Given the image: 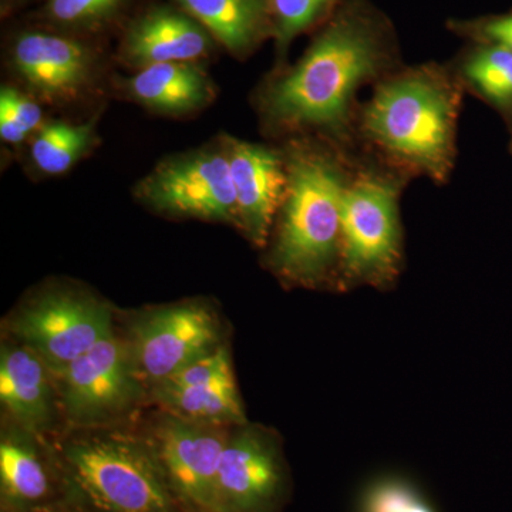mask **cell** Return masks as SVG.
I'll list each match as a JSON object with an SVG mask.
<instances>
[{"label": "cell", "mask_w": 512, "mask_h": 512, "mask_svg": "<svg viewBox=\"0 0 512 512\" xmlns=\"http://www.w3.org/2000/svg\"><path fill=\"white\" fill-rule=\"evenodd\" d=\"M396 53L383 19L346 5L301 59L282 67L256 93L262 126L276 137H312L343 150L356 131V96L394 72Z\"/></svg>", "instance_id": "1"}, {"label": "cell", "mask_w": 512, "mask_h": 512, "mask_svg": "<svg viewBox=\"0 0 512 512\" xmlns=\"http://www.w3.org/2000/svg\"><path fill=\"white\" fill-rule=\"evenodd\" d=\"M463 90L457 74L437 64L396 69L357 113V133L394 170L446 183L456 161Z\"/></svg>", "instance_id": "2"}, {"label": "cell", "mask_w": 512, "mask_h": 512, "mask_svg": "<svg viewBox=\"0 0 512 512\" xmlns=\"http://www.w3.org/2000/svg\"><path fill=\"white\" fill-rule=\"evenodd\" d=\"M288 185L268 262L291 284H338L343 191L349 165L340 148L320 138L288 140Z\"/></svg>", "instance_id": "3"}, {"label": "cell", "mask_w": 512, "mask_h": 512, "mask_svg": "<svg viewBox=\"0 0 512 512\" xmlns=\"http://www.w3.org/2000/svg\"><path fill=\"white\" fill-rule=\"evenodd\" d=\"M57 460L66 512H188L151 441L120 434L77 437Z\"/></svg>", "instance_id": "4"}, {"label": "cell", "mask_w": 512, "mask_h": 512, "mask_svg": "<svg viewBox=\"0 0 512 512\" xmlns=\"http://www.w3.org/2000/svg\"><path fill=\"white\" fill-rule=\"evenodd\" d=\"M403 173L376 168L350 171L343 191L338 285L394 284L403 262L399 198Z\"/></svg>", "instance_id": "5"}, {"label": "cell", "mask_w": 512, "mask_h": 512, "mask_svg": "<svg viewBox=\"0 0 512 512\" xmlns=\"http://www.w3.org/2000/svg\"><path fill=\"white\" fill-rule=\"evenodd\" d=\"M134 197L170 217L238 227L237 195L222 136L205 146L165 157L138 181Z\"/></svg>", "instance_id": "6"}, {"label": "cell", "mask_w": 512, "mask_h": 512, "mask_svg": "<svg viewBox=\"0 0 512 512\" xmlns=\"http://www.w3.org/2000/svg\"><path fill=\"white\" fill-rule=\"evenodd\" d=\"M8 66L26 93L52 107H72L99 92L101 53L82 36L59 30H25L13 37Z\"/></svg>", "instance_id": "7"}, {"label": "cell", "mask_w": 512, "mask_h": 512, "mask_svg": "<svg viewBox=\"0 0 512 512\" xmlns=\"http://www.w3.org/2000/svg\"><path fill=\"white\" fill-rule=\"evenodd\" d=\"M13 330L56 375L113 333L110 309L104 303L63 289L30 303Z\"/></svg>", "instance_id": "8"}, {"label": "cell", "mask_w": 512, "mask_h": 512, "mask_svg": "<svg viewBox=\"0 0 512 512\" xmlns=\"http://www.w3.org/2000/svg\"><path fill=\"white\" fill-rule=\"evenodd\" d=\"M291 478L281 448L249 427L228 436L217 481V512H282Z\"/></svg>", "instance_id": "9"}, {"label": "cell", "mask_w": 512, "mask_h": 512, "mask_svg": "<svg viewBox=\"0 0 512 512\" xmlns=\"http://www.w3.org/2000/svg\"><path fill=\"white\" fill-rule=\"evenodd\" d=\"M137 375L133 353L111 333L57 375L70 419L92 424L119 416L136 400Z\"/></svg>", "instance_id": "10"}, {"label": "cell", "mask_w": 512, "mask_h": 512, "mask_svg": "<svg viewBox=\"0 0 512 512\" xmlns=\"http://www.w3.org/2000/svg\"><path fill=\"white\" fill-rule=\"evenodd\" d=\"M215 316L197 303L150 313L134 328L133 357L138 373L158 384L220 348Z\"/></svg>", "instance_id": "11"}, {"label": "cell", "mask_w": 512, "mask_h": 512, "mask_svg": "<svg viewBox=\"0 0 512 512\" xmlns=\"http://www.w3.org/2000/svg\"><path fill=\"white\" fill-rule=\"evenodd\" d=\"M228 436L211 424L165 417L154 450L165 477L188 512H217V481Z\"/></svg>", "instance_id": "12"}, {"label": "cell", "mask_w": 512, "mask_h": 512, "mask_svg": "<svg viewBox=\"0 0 512 512\" xmlns=\"http://www.w3.org/2000/svg\"><path fill=\"white\" fill-rule=\"evenodd\" d=\"M237 195L238 227L264 247L281 210L288 185L284 148L222 136Z\"/></svg>", "instance_id": "13"}, {"label": "cell", "mask_w": 512, "mask_h": 512, "mask_svg": "<svg viewBox=\"0 0 512 512\" xmlns=\"http://www.w3.org/2000/svg\"><path fill=\"white\" fill-rule=\"evenodd\" d=\"M217 40L200 22L168 2L138 15L121 37L119 62L128 69L163 63L198 62L217 49Z\"/></svg>", "instance_id": "14"}, {"label": "cell", "mask_w": 512, "mask_h": 512, "mask_svg": "<svg viewBox=\"0 0 512 512\" xmlns=\"http://www.w3.org/2000/svg\"><path fill=\"white\" fill-rule=\"evenodd\" d=\"M156 392L158 400L181 419L245 423L231 360L222 346L156 384Z\"/></svg>", "instance_id": "15"}, {"label": "cell", "mask_w": 512, "mask_h": 512, "mask_svg": "<svg viewBox=\"0 0 512 512\" xmlns=\"http://www.w3.org/2000/svg\"><path fill=\"white\" fill-rule=\"evenodd\" d=\"M123 99L158 116L183 119L201 113L217 99L218 89L198 62L163 63L114 77Z\"/></svg>", "instance_id": "16"}, {"label": "cell", "mask_w": 512, "mask_h": 512, "mask_svg": "<svg viewBox=\"0 0 512 512\" xmlns=\"http://www.w3.org/2000/svg\"><path fill=\"white\" fill-rule=\"evenodd\" d=\"M0 490L2 505L16 512H66L59 460L50 463L29 440H2Z\"/></svg>", "instance_id": "17"}, {"label": "cell", "mask_w": 512, "mask_h": 512, "mask_svg": "<svg viewBox=\"0 0 512 512\" xmlns=\"http://www.w3.org/2000/svg\"><path fill=\"white\" fill-rule=\"evenodd\" d=\"M200 22L232 57L247 59L274 39L268 0H168Z\"/></svg>", "instance_id": "18"}, {"label": "cell", "mask_w": 512, "mask_h": 512, "mask_svg": "<svg viewBox=\"0 0 512 512\" xmlns=\"http://www.w3.org/2000/svg\"><path fill=\"white\" fill-rule=\"evenodd\" d=\"M45 366L29 348L2 349L0 399L13 417L30 429H39L50 419L52 399Z\"/></svg>", "instance_id": "19"}, {"label": "cell", "mask_w": 512, "mask_h": 512, "mask_svg": "<svg viewBox=\"0 0 512 512\" xmlns=\"http://www.w3.org/2000/svg\"><path fill=\"white\" fill-rule=\"evenodd\" d=\"M97 141V117L83 123L45 121L30 137V161L40 174L49 177L66 174L92 153Z\"/></svg>", "instance_id": "20"}, {"label": "cell", "mask_w": 512, "mask_h": 512, "mask_svg": "<svg viewBox=\"0 0 512 512\" xmlns=\"http://www.w3.org/2000/svg\"><path fill=\"white\" fill-rule=\"evenodd\" d=\"M456 74L464 89L512 121V50L493 43H474Z\"/></svg>", "instance_id": "21"}, {"label": "cell", "mask_w": 512, "mask_h": 512, "mask_svg": "<svg viewBox=\"0 0 512 512\" xmlns=\"http://www.w3.org/2000/svg\"><path fill=\"white\" fill-rule=\"evenodd\" d=\"M128 2L130 0H47L42 16L50 29L83 37L116 22Z\"/></svg>", "instance_id": "22"}, {"label": "cell", "mask_w": 512, "mask_h": 512, "mask_svg": "<svg viewBox=\"0 0 512 512\" xmlns=\"http://www.w3.org/2000/svg\"><path fill=\"white\" fill-rule=\"evenodd\" d=\"M274 22V40L279 59L306 30L329 15L336 0H268Z\"/></svg>", "instance_id": "23"}, {"label": "cell", "mask_w": 512, "mask_h": 512, "mask_svg": "<svg viewBox=\"0 0 512 512\" xmlns=\"http://www.w3.org/2000/svg\"><path fill=\"white\" fill-rule=\"evenodd\" d=\"M359 512H437L423 494L403 478H380L366 488Z\"/></svg>", "instance_id": "24"}, {"label": "cell", "mask_w": 512, "mask_h": 512, "mask_svg": "<svg viewBox=\"0 0 512 512\" xmlns=\"http://www.w3.org/2000/svg\"><path fill=\"white\" fill-rule=\"evenodd\" d=\"M453 29L460 35L470 37L474 43H493L512 50V13L456 22Z\"/></svg>", "instance_id": "25"}, {"label": "cell", "mask_w": 512, "mask_h": 512, "mask_svg": "<svg viewBox=\"0 0 512 512\" xmlns=\"http://www.w3.org/2000/svg\"><path fill=\"white\" fill-rule=\"evenodd\" d=\"M0 110L6 111L20 126L33 136L45 123L42 103L29 93L12 86H3L0 92Z\"/></svg>", "instance_id": "26"}, {"label": "cell", "mask_w": 512, "mask_h": 512, "mask_svg": "<svg viewBox=\"0 0 512 512\" xmlns=\"http://www.w3.org/2000/svg\"><path fill=\"white\" fill-rule=\"evenodd\" d=\"M0 136L5 143L12 146H20L32 137L18 121L3 110H0Z\"/></svg>", "instance_id": "27"}, {"label": "cell", "mask_w": 512, "mask_h": 512, "mask_svg": "<svg viewBox=\"0 0 512 512\" xmlns=\"http://www.w3.org/2000/svg\"><path fill=\"white\" fill-rule=\"evenodd\" d=\"M0 512H16V511L12 510V508L5 507V505H2V507H0Z\"/></svg>", "instance_id": "28"}, {"label": "cell", "mask_w": 512, "mask_h": 512, "mask_svg": "<svg viewBox=\"0 0 512 512\" xmlns=\"http://www.w3.org/2000/svg\"><path fill=\"white\" fill-rule=\"evenodd\" d=\"M511 151H512V143H511Z\"/></svg>", "instance_id": "29"}]
</instances>
